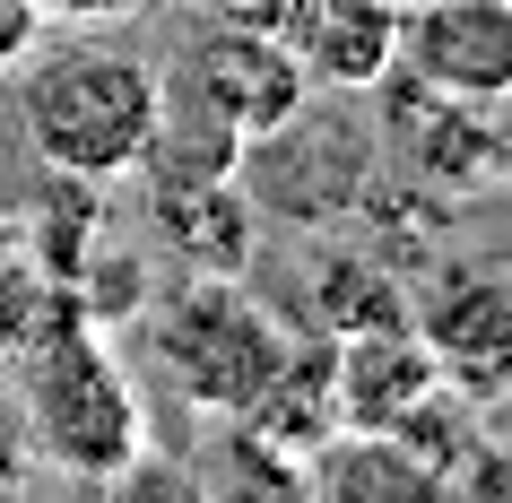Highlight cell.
<instances>
[{"instance_id": "cell-12", "label": "cell", "mask_w": 512, "mask_h": 503, "mask_svg": "<svg viewBox=\"0 0 512 503\" xmlns=\"http://www.w3.org/2000/svg\"><path fill=\"white\" fill-rule=\"evenodd\" d=\"M122 9H139V0H35L44 27H105V18H122Z\"/></svg>"}, {"instance_id": "cell-1", "label": "cell", "mask_w": 512, "mask_h": 503, "mask_svg": "<svg viewBox=\"0 0 512 503\" xmlns=\"http://www.w3.org/2000/svg\"><path fill=\"white\" fill-rule=\"evenodd\" d=\"M165 113V70L113 44H61L18 61V122L61 183H122L148 165Z\"/></svg>"}, {"instance_id": "cell-4", "label": "cell", "mask_w": 512, "mask_h": 503, "mask_svg": "<svg viewBox=\"0 0 512 503\" xmlns=\"http://www.w3.org/2000/svg\"><path fill=\"white\" fill-rule=\"evenodd\" d=\"M417 339L434 356V382L460 408L512 399V278L504 269H443L417 304Z\"/></svg>"}, {"instance_id": "cell-11", "label": "cell", "mask_w": 512, "mask_h": 503, "mask_svg": "<svg viewBox=\"0 0 512 503\" xmlns=\"http://www.w3.org/2000/svg\"><path fill=\"white\" fill-rule=\"evenodd\" d=\"M35 35H44L35 0H0V70H18V61L35 53Z\"/></svg>"}, {"instance_id": "cell-8", "label": "cell", "mask_w": 512, "mask_h": 503, "mask_svg": "<svg viewBox=\"0 0 512 503\" xmlns=\"http://www.w3.org/2000/svg\"><path fill=\"white\" fill-rule=\"evenodd\" d=\"M287 53L313 87H382L400 70V0H287Z\"/></svg>"}, {"instance_id": "cell-3", "label": "cell", "mask_w": 512, "mask_h": 503, "mask_svg": "<svg viewBox=\"0 0 512 503\" xmlns=\"http://www.w3.org/2000/svg\"><path fill=\"white\" fill-rule=\"evenodd\" d=\"M157 365L191 408L243 417L252 399L270 391V373L287 365V330L243 295V278L191 269V287L157 313Z\"/></svg>"}, {"instance_id": "cell-5", "label": "cell", "mask_w": 512, "mask_h": 503, "mask_svg": "<svg viewBox=\"0 0 512 503\" xmlns=\"http://www.w3.org/2000/svg\"><path fill=\"white\" fill-rule=\"evenodd\" d=\"M400 70L460 105H512V0H417L400 9Z\"/></svg>"}, {"instance_id": "cell-6", "label": "cell", "mask_w": 512, "mask_h": 503, "mask_svg": "<svg viewBox=\"0 0 512 503\" xmlns=\"http://www.w3.org/2000/svg\"><path fill=\"white\" fill-rule=\"evenodd\" d=\"M330 391H339V425H365V434H391L400 417H417L443 382H434V356L417 339V321H365V330H339L330 339Z\"/></svg>"}, {"instance_id": "cell-9", "label": "cell", "mask_w": 512, "mask_h": 503, "mask_svg": "<svg viewBox=\"0 0 512 503\" xmlns=\"http://www.w3.org/2000/svg\"><path fill=\"white\" fill-rule=\"evenodd\" d=\"M157 226L191 269L243 278V261H252V200L235 191V174H174V183H157Z\"/></svg>"}, {"instance_id": "cell-14", "label": "cell", "mask_w": 512, "mask_h": 503, "mask_svg": "<svg viewBox=\"0 0 512 503\" xmlns=\"http://www.w3.org/2000/svg\"><path fill=\"white\" fill-rule=\"evenodd\" d=\"M400 9H417V0H400Z\"/></svg>"}, {"instance_id": "cell-13", "label": "cell", "mask_w": 512, "mask_h": 503, "mask_svg": "<svg viewBox=\"0 0 512 503\" xmlns=\"http://www.w3.org/2000/svg\"><path fill=\"white\" fill-rule=\"evenodd\" d=\"M504 174H512V139H504Z\"/></svg>"}, {"instance_id": "cell-10", "label": "cell", "mask_w": 512, "mask_h": 503, "mask_svg": "<svg viewBox=\"0 0 512 503\" xmlns=\"http://www.w3.org/2000/svg\"><path fill=\"white\" fill-rule=\"evenodd\" d=\"M243 434H252V443H270L278 460H313V451L330 443V434H339V391H330V347H287V365L270 373V391L252 399V408H243Z\"/></svg>"}, {"instance_id": "cell-7", "label": "cell", "mask_w": 512, "mask_h": 503, "mask_svg": "<svg viewBox=\"0 0 512 503\" xmlns=\"http://www.w3.org/2000/svg\"><path fill=\"white\" fill-rule=\"evenodd\" d=\"M391 139L408 148V165H417V183L434 191H478L504 174V131L486 122V105H460V96H434V87H417L408 70H391Z\"/></svg>"}, {"instance_id": "cell-2", "label": "cell", "mask_w": 512, "mask_h": 503, "mask_svg": "<svg viewBox=\"0 0 512 503\" xmlns=\"http://www.w3.org/2000/svg\"><path fill=\"white\" fill-rule=\"evenodd\" d=\"M27 425L35 451L87 486H122L148 451V399L96 321H44L27 339Z\"/></svg>"}]
</instances>
